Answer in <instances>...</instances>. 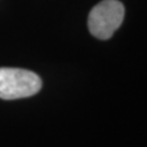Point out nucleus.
<instances>
[{"label": "nucleus", "instance_id": "nucleus-2", "mask_svg": "<svg viewBox=\"0 0 147 147\" xmlns=\"http://www.w3.org/2000/svg\"><path fill=\"white\" fill-rule=\"evenodd\" d=\"M124 5L118 0H102L88 14V30L98 39H109L124 19Z\"/></svg>", "mask_w": 147, "mask_h": 147}, {"label": "nucleus", "instance_id": "nucleus-1", "mask_svg": "<svg viewBox=\"0 0 147 147\" xmlns=\"http://www.w3.org/2000/svg\"><path fill=\"white\" fill-rule=\"evenodd\" d=\"M42 80L36 73L18 68H0V98L20 99L37 94Z\"/></svg>", "mask_w": 147, "mask_h": 147}]
</instances>
